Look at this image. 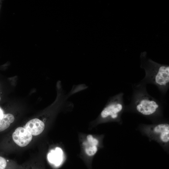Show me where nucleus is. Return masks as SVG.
<instances>
[{
  "mask_svg": "<svg viewBox=\"0 0 169 169\" xmlns=\"http://www.w3.org/2000/svg\"><path fill=\"white\" fill-rule=\"evenodd\" d=\"M140 59L141 67L145 72V76L141 81L146 84L154 85L162 94H166L169 88V65L158 63L148 58L146 52L141 53Z\"/></svg>",
  "mask_w": 169,
  "mask_h": 169,
  "instance_id": "nucleus-1",
  "label": "nucleus"
},
{
  "mask_svg": "<svg viewBox=\"0 0 169 169\" xmlns=\"http://www.w3.org/2000/svg\"><path fill=\"white\" fill-rule=\"evenodd\" d=\"M146 84L141 82L132 86L133 92L128 107L143 115L150 117L160 113V102L149 95Z\"/></svg>",
  "mask_w": 169,
  "mask_h": 169,
  "instance_id": "nucleus-2",
  "label": "nucleus"
},
{
  "mask_svg": "<svg viewBox=\"0 0 169 169\" xmlns=\"http://www.w3.org/2000/svg\"><path fill=\"white\" fill-rule=\"evenodd\" d=\"M123 95L122 92L120 93L109 100L100 113V116L102 119H110L120 121L121 114L125 108Z\"/></svg>",
  "mask_w": 169,
  "mask_h": 169,
  "instance_id": "nucleus-3",
  "label": "nucleus"
},
{
  "mask_svg": "<svg viewBox=\"0 0 169 169\" xmlns=\"http://www.w3.org/2000/svg\"><path fill=\"white\" fill-rule=\"evenodd\" d=\"M149 134L160 142L167 144L169 141V125L161 123L152 125L148 129Z\"/></svg>",
  "mask_w": 169,
  "mask_h": 169,
  "instance_id": "nucleus-4",
  "label": "nucleus"
},
{
  "mask_svg": "<svg viewBox=\"0 0 169 169\" xmlns=\"http://www.w3.org/2000/svg\"><path fill=\"white\" fill-rule=\"evenodd\" d=\"M13 141L18 146L23 147L27 145L31 141L32 135L25 128L18 127L12 135Z\"/></svg>",
  "mask_w": 169,
  "mask_h": 169,
  "instance_id": "nucleus-5",
  "label": "nucleus"
},
{
  "mask_svg": "<svg viewBox=\"0 0 169 169\" xmlns=\"http://www.w3.org/2000/svg\"><path fill=\"white\" fill-rule=\"evenodd\" d=\"M44 127L45 125L43 122L38 119L35 118L28 122L24 128L32 135L37 136L43 131Z\"/></svg>",
  "mask_w": 169,
  "mask_h": 169,
  "instance_id": "nucleus-6",
  "label": "nucleus"
},
{
  "mask_svg": "<svg viewBox=\"0 0 169 169\" xmlns=\"http://www.w3.org/2000/svg\"><path fill=\"white\" fill-rule=\"evenodd\" d=\"M49 161L55 166H58L61 163L63 159V152L61 148L57 147L52 150L47 156Z\"/></svg>",
  "mask_w": 169,
  "mask_h": 169,
  "instance_id": "nucleus-7",
  "label": "nucleus"
},
{
  "mask_svg": "<svg viewBox=\"0 0 169 169\" xmlns=\"http://www.w3.org/2000/svg\"><path fill=\"white\" fill-rule=\"evenodd\" d=\"M14 120L13 115L11 114H3L0 118V132L4 131L9 126Z\"/></svg>",
  "mask_w": 169,
  "mask_h": 169,
  "instance_id": "nucleus-8",
  "label": "nucleus"
},
{
  "mask_svg": "<svg viewBox=\"0 0 169 169\" xmlns=\"http://www.w3.org/2000/svg\"><path fill=\"white\" fill-rule=\"evenodd\" d=\"M9 161L0 156V169H11Z\"/></svg>",
  "mask_w": 169,
  "mask_h": 169,
  "instance_id": "nucleus-9",
  "label": "nucleus"
},
{
  "mask_svg": "<svg viewBox=\"0 0 169 169\" xmlns=\"http://www.w3.org/2000/svg\"><path fill=\"white\" fill-rule=\"evenodd\" d=\"M97 151V146L90 145L85 149L86 153L89 156H92L94 155Z\"/></svg>",
  "mask_w": 169,
  "mask_h": 169,
  "instance_id": "nucleus-10",
  "label": "nucleus"
},
{
  "mask_svg": "<svg viewBox=\"0 0 169 169\" xmlns=\"http://www.w3.org/2000/svg\"><path fill=\"white\" fill-rule=\"evenodd\" d=\"M88 142L90 145L97 146L99 143L98 140L94 138L93 136L91 135H88L87 137Z\"/></svg>",
  "mask_w": 169,
  "mask_h": 169,
  "instance_id": "nucleus-11",
  "label": "nucleus"
},
{
  "mask_svg": "<svg viewBox=\"0 0 169 169\" xmlns=\"http://www.w3.org/2000/svg\"><path fill=\"white\" fill-rule=\"evenodd\" d=\"M3 112L2 110L0 108V118H1L3 115Z\"/></svg>",
  "mask_w": 169,
  "mask_h": 169,
  "instance_id": "nucleus-12",
  "label": "nucleus"
},
{
  "mask_svg": "<svg viewBox=\"0 0 169 169\" xmlns=\"http://www.w3.org/2000/svg\"><path fill=\"white\" fill-rule=\"evenodd\" d=\"M2 2V1L1 0H0V9H1V7Z\"/></svg>",
  "mask_w": 169,
  "mask_h": 169,
  "instance_id": "nucleus-13",
  "label": "nucleus"
},
{
  "mask_svg": "<svg viewBox=\"0 0 169 169\" xmlns=\"http://www.w3.org/2000/svg\"><path fill=\"white\" fill-rule=\"evenodd\" d=\"M0 100H1V98L0 97Z\"/></svg>",
  "mask_w": 169,
  "mask_h": 169,
  "instance_id": "nucleus-14",
  "label": "nucleus"
}]
</instances>
